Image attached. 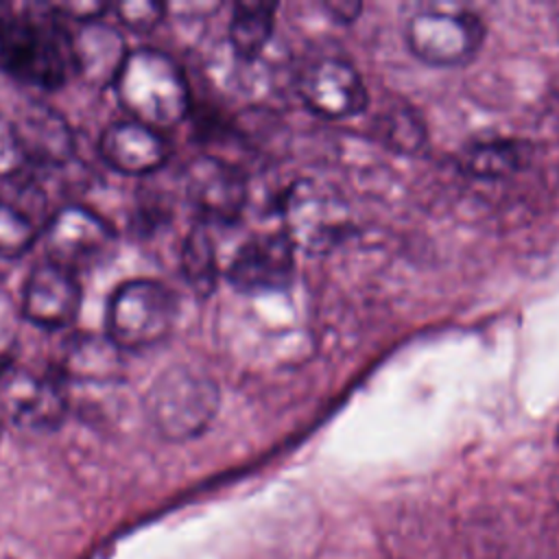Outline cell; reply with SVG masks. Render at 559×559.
Listing matches in <instances>:
<instances>
[{
	"mask_svg": "<svg viewBox=\"0 0 559 559\" xmlns=\"http://www.w3.org/2000/svg\"><path fill=\"white\" fill-rule=\"evenodd\" d=\"M41 227L31 207L0 197V258H22L35 245Z\"/></svg>",
	"mask_w": 559,
	"mask_h": 559,
	"instance_id": "ffe728a7",
	"label": "cell"
},
{
	"mask_svg": "<svg viewBox=\"0 0 559 559\" xmlns=\"http://www.w3.org/2000/svg\"><path fill=\"white\" fill-rule=\"evenodd\" d=\"M531 155L528 142L520 138H480L461 151L459 162L474 177L502 179L520 173Z\"/></svg>",
	"mask_w": 559,
	"mask_h": 559,
	"instance_id": "e0dca14e",
	"label": "cell"
},
{
	"mask_svg": "<svg viewBox=\"0 0 559 559\" xmlns=\"http://www.w3.org/2000/svg\"><path fill=\"white\" fill-rule=\"evenodd\" d=\"M177 297L148 277L122 282L107 301V336L124 352H142L166 341L177 321Z\"/></svg>",
	"mask_w": 559,
	"mask_h": 559,
	"instance_id": "277c9868",
	"label": "cell"
},
{
	"mask_svg": "<svg viewBox=\"0 0 559 559\" xmlns=\"http://www.w3.org/2000/svg\"><path fill=\"white\" fill-rule=\"evenodd\" d=\"M114 87L131 120L157 131L179 124L192 107L183 70L170 55L155 48L131 50Z\"/></svg>",
	"mask_w": 559,
	"mask_h": 559,
	"instance_id": "6da1fadb",
	"label": "cell"
},
{
	"mask_svg": "<svg viewBox=\"0 0 559 559\" xmlns=\"http://www.w3.org/2000/svg\"><path fill=\"white\" fill-rule=\"evenodd\" d=\"M166 9L162 2H118L114 7L118 22L133 33L153 31L164 20Z\"/></svg>",
	"mask_w": 559,
	"mask_h": 559,
	"instance_id": "44dd1931",
	"label": "cell"
},
{
	"mask_svg": "<svg viewBox=\"0 0 559 559\" xmlns=\"http://www.w3.org/2000/svg\"><path fill=\"white\" fill-rule=\"evenodd\" d=\"M284 236L308 255H323L349 231L352 218L343 194L317 179H297L282 197Z\"/></svg>",
	"mask_w": 559,
	"mask_h": 559,
	"instance_id": "5b68a950",
	"label": "cell"
},
{
	"mask_svg": "<svg viewBox=\"0 0 559 559\" xmlns=\"http://www.w3.org/2000/svg\"><path fill=\"white\" fill-rule=\"evenodd\" d=\"M183 190L190 205L207 223H234L249 194L240 168L214 155H199L186 166Z\"/></svg>",
	"mask_w": 559,
	"mask_h": 559,
	"instance_id": "9c48e42d",
	"label": "cell"
},
{
	"mask_svg": "<svg viewBox=\"0 0 559 559\" xmlns=\"http://www.w3.org/2000/svg\"><path fill=\"white\" fill-rule=\"evenodd\" d=\"M485 22L472 11L424 9L408 17L404 41L428 66H463L480 50Z\"/></svg>",
	"mask_w": 559,
	"mask_h": 559,
	"instance_id": "8992f818",
	"label": "cell"
},
{
	"mask_svg": "<svg viewBox=\"0 0 559 559\" xmlns=\"http://www.w3.org/2000/svg\"><path fill=\"white\" fill-rule=\"evenodd\" d=\"M218 404V384L188 365L162 371L144 395V413L151 426L168 441L199 437L212 424Z\"/></svg>",
	"mask_w": 559,
	"mask_h": 559,
	"instance_id": "3957f363",
	"label": "cell"
},
{
	"mask_svg": "<svg viewBox=\"0 0 559 559\" xmlns=\"http://www.w3.org/2000/svg\"><path fill=\"white\" fill-rule=\"evenodd\" d=\"M386 138L400 151H417L424 142V129L419 120H415L408 111H404L400 116H393L386 122Z\"/></svg>",
	"mask_w": 559,
	"mask_h": 559,
	"instance_id": "cb8c5ba5",
	"label": "cell"
},
{
	"mask_svg": "<svg viewBox=\"0 0 559 559\" xmlns=\"http://www.w3.org/2000/svg\"><path fill=\"white\" fill-rule=\"evenodd\" d=\"M0 68L24 85L57 90L70 66V35L52 15L11 13L0 4Z\"/></svg>",
	"mask_w": 559,
	"mask_h": 559,
	"instance_id": "7a4b0ae2",
	"label": "cell"
},
{
	"mask_svg": "<svg viewBox=\"0 0 559 559\" xmlns=\"http://www.w3.org/2000/svg\"><path fill=\"white\" fill-rule=\"evenodd\" d=\"M179 269L186 284L197 297L203 299L212 295V290L216 288V277H218L216 249L203 225H197L186 234L181 253H179Z\"/></svg>",
	"mask_w": 559,
	"mask_h": 559,
	"instance_id": "d6986e66",
	"label": "cell"
},
{
	"mask_svg": "<svg viewBox=\"0 0 559 559\" xmlns=\"http://www.w3.org/2000/svg\"><path fill=\"white\" fill-rule=\"evenodd\" d=\"M7 369H9V367H4V365H0V378H2V373H4V371H7Z\"/></svg>",
	"mask_w": 559,
	"mask_h": 559,
	"instance_id": "4316f807",
	"label": "cell"
},
{
	"mask_svg": "<svg viewBox=\"0 0 559 559\" xmlns=\"http://www.w3.org/2000/svg\"><path fill=\"white\" fill-rule=\"evenodd\" d=\"M277 7L271 2H238L229 20V44L242 59H253L269 44Z\"/></svg>",
	"mask_w": 559,
	"mask_h": 559,
	"instance_id": "ac0fdd59",
	"label": "cell"
},
{
	"mask_svg": "<svg viewBox=\"0 0 559 559\" xmlns=\"http://www.w3.org/2000/svg\"><path fill=\"white\" fill-rule=\"evenodd\" d=\"M48 260L70 269H90L116 251V229L98 212L83 205H63L44 225Z\"/></svg>",
	"mask_w": 559,
	"mask_h": 559,
	"instance_id": "52a82bcc",
	"label": "cell"
},
{
	"mask_svg": "<svg viewBox=\"0 0 559 559\" xmlns=\"http://www.w3.org/2000/svg\"><path fill=\"white\" fill-rule=\"evenodd\" d=\"M26 159L20 153L9 120L0 118V181L13 183L24 175Z\"/></svg>",
	"mask_w": 559,
	"mask_h": 559,
	"instance_id": "603a6c76",
	"label": "cell"
},
{
	"mask_svg": "<svg viewBox=\"0 0 559 559\" xmlns=\"http://www.w3.org/2000/svg\"><path fill=\"white\" fill-rule=\"evenodd\" d=\"M295 253L284 234L255 236L231 258L227 280L238 290L284 288L295 275Z\"/></svg>",
	"mask_w": 559,
	"mask_h": 559,
	"instance_id": "4fadbf2b",
	"label": "cell"
},
{
	"mask_svg": "<svg viewBox=\"0 0 559 559\" xmlns=\"http://www.w3.org/2000/svg\"><path fill=\"white\" fill-rule=\"evenodd\" d=\"M98 151L109 168L129 177L151 175L170 157L166 138L157 129L135 120H118L105 127Z\"/></svg>",
	"mask_w": 559,
	"mask_h": 559,
	"instance_id": "5bb4252c",
	"label": "cell"
},
{
	"mask_svg": "<svg viewBox=\"0 0 559 559\" xmlns=\"http://www.w3.org/2000/svg\"><path fill=\"white\" fill-rule=\"evenodd\" d=\"M0 411L28 430H50L68 413L66 382L57 371L7 369L0 378Z\"/></svg>",
	"mask_w": 559,
	"mask_h": 559,
	"instance_id": "ba28073f",
	"label": "cell"
},
{
	"mask_svg": "<svg viewBox=\"0 0 559 559\" xmlns=\"http://www.w3.org/2000/svg\"><path fill=\"white\" fill-rule=\"evenodd\" d=\"M20 306L0 288V365L11 367L20 341Z\"/></svg>",
	"mask_w": 559,
	"mask_h": 559,
	"instance_id": "7402d4cb",
	"label": "cell"
},
{
	"mask_svg": "<svg viewBox=\"0 0 559 559\" xmlns=\"http://www.w3.org/2000/svg\"><path fill=\"white\" fill-rule=\"evenodd\" d=\"M55 371L63 382L92 386L118 384L124 378L122 349L107 334L76 332L66 338Z\"/></svg>",
	"mask_w": 559,
	"mask_h": 559,
	"instance_id": "2e32d148",
	"label": "cell"
},
{
	"mask_svg": "<svg viewBox=\"0 0 559 559\" xmlns=\"http://www.w3.org/2000/svg\"><path fill=\"white\" fill-rule=\"evenodd\" d=\"M360 2H325V11L338 22H352L360 13Z\"/></svg>",
	"mask_w": 559,
	"mask_h": 559,
	"instance_id": "484cf974",
	"label": "cell"
},
{
	"mask_svg": "<svg viewBox=\"0 0 559 559\" xmlns=\"http://www.w3.org/2000/svg\"><path fill=\"white\" fill-rule=\"evenodd\" d=\"M81 310V284L74 271L44 260L35 264L22 286L20 314L31 323L59 330L74 323Z\"/></svg>",
	"mask_w": 559,
	"mask_h": 559,
	"instance_id": "8fae6325",
	"label": "cell"
},
{
	"mask_svg": "<svg viewBox=\"0 0 559 559\" xmlns=\"http://www.w3.org/2000/svg\"><path fill=\"white\" fill-rule=\"evenodd\" d=\"M297 92L308 109L323 118L356 116L369 103L360 72L338 57H321L306 66L299 74Z\"/></svg>",
	"mask_w": 559,
	"mask_h": 559,
	"instance_id": "30bf717a",
	"label": "cell"
},
{
	"mask_svg": "<svg viewBox=\"0 0 559 559\" xmlns=\"http://www.w3.org/2000/svg\"><path fill=\"white\" fill-rule=\"evenodd\" d=\"M15 142L26 164L61 166L74 155V133L70 122L52 107L31 100L11 120Z\"/></svg>",
	"mask_w": 559,
	"mask_h": 559,
	"instance_id": "7c38bea8",
	"label": "cell"
},
{
	"mask_svg": "<svg viewBox=\"0 0 559 559\" xmlns=\"http://www.w3.org/2000/svg\"><path fill=\"white\" fill-rule=\"evenodd\" d=\"M127 57L122 33L103 20L79 24L70 35V66L92 87H114Z\"/></svg>",
	"mask_w": 559,
	"mask_h": 559,
	"instance_id": "9a60e30c",
	"label": "cell"
},
{
	"mask_svg": "<svg viewBox=\"0 0 559 559\" xmlns=\"http://www.w3.org/2000/svg\"><path fill=\"white\" fill-rule=\"evenodd\" d=\"M0 432H2V424H0Z\"/></svg>",
	"mask_w": 559,
	"mask_h": 559,
	"instance_id": "83f0119b",
	"label": "cell"
},
{
	"mask_svg": "<svg viewBox=\"0 0 559 559\" xmlns=\"http://www.w3.org/2000/svg\"><path fill=\"white\" fill-rule=\"evenodd\" d=\"M105 4L103 2H63V4H50L48 11L55 13V17H68V20H76L79 24L85 22H94L100 20V15L105 13Z\"/></svg>",
	"mask_w": 559,
	"mask_h": 559,
	"instance_id": "d4e9b609",
	"label": "cell"
}]
</instances>
